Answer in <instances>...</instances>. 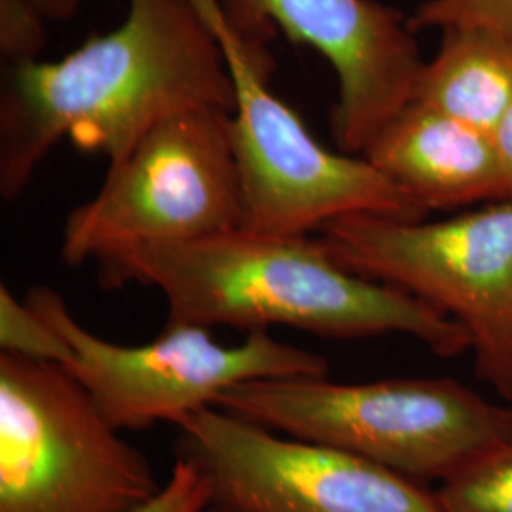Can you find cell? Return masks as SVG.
Returning <instances> with one entry per match:
<instances>
[{"mask_svg":"<svg viewBox=\"0 0 512 512\" xmlns=\"http://www.w3.org/2000/svg\"><path fill=\"white\" fill-rule=\"evenodd\" d=\"M435 494L442 512H512V439L440 480Z\"/></svg>","mask_w":512,"mask_h":512,"instance_id":"cell-13","label":"cell"},{"mask_svg":"<svg viewBox=\"0 0 512 512\" xmlns=\"http://www.w3.org/2000/svg\"><path fill=\"white\" fill-rule=\"evenodd\" d=\"M25 302L69 342L74 359L65 368L120 431L158 421L177 425L239 384L329 376L323 355L283 344L268 330L247 332L238 346H224L207 327L167 321L156 340L122 346L82 327L50 287H33Z\"/></svg>","mask_w":512,"mask_h":512,"instance_id":"cell-7","label":"cell"},{"mask_svg":"<svg viewBox=\"0 0 512 512\" xmlns=\"http://www.w3.org/2000/svg\"><path fill=\"white\" fill-rule=\"evenodd\" d=\"M490 135L501 171L503 200H512V103Z\"/></svg>","mask_w":512,"mask_h":512,"instance_id":"cell-18","label":"cell"},{"mask_svg":"<svg viewBox=\"0 0 512 512\" xmlns=\"http://www.w3.org/2000/svg\"><path fill=\"white\" fill-rule=\"evenodd\" d=\"M321 241L344 268L412 294L467 330L478 378L512 401V200L425 222L330 220Z\"/></svg>","mask_w":512,"mask_h":512,"instance_id":"cell-4","label":"cell"},{"mask_svg":"<svg viewBox=\"0 0 512 512\" xmlns=\"http://www.w3.org/2000/svg\"><path fill=\"white\" fill-rule=\"evenodd\" d=\"M0 348L2 353L63 366L74 359L69 342L6 285L0 287Z\"/></svg>","mask_w":512,"mask_h":512,"instance_id":"cell-14","label":"cell"},{"mask_svg":"<svg viewBox=\"0 0 512 512\" xmlns=\"http://www.w3.org/2000/svg\"><path fill=\"white\" fill-rule=\"evenodd\" d=\"M205 512H226V511H222V509H219V507H213V505H211V507H209V509H207V511Z\"/></svg>","mask_w":512,"mask_h":512,"instance_id":"cell-20","label":"cell"},{"mask_svg":"<svg viewBox=\"0 0 512 512\" xmlns=\"http://www.w3.org/2000/svg\"><path fill=\"white\" fill-rule=\"evenodd\" d=\"M46 21L40 0H0V54L8 65L38 59L48 38Z\"/></svg>","mask_w":512,"mask_h":512,"instance_id":"cell-16","label":"cell"},{"mask_svg":"<svg viewBox=\"0 0 512 512\" xmlns=\"http://www.w3.org/2000/svg\"><path fill=\"white\" fill-rule=\"evenodd\" d=\"M234 84V147L245 194V228L304 236L327 222L366 213L421 220L425 211L378 167L323 147L302 118L268 88L266 48L217 23Z\"/></svg>","mask_w":512,"mask_h":512,"instance_id":"cell-8","label":"cell"},{"mask_svg":"<svg viewBox=\"0 0 512 512\" xmlns=\"http://www.w3.org/2000/svg\"><path fill=\"white\" fill-rule=\"evenodd\" d=\"M239 42L266 48L283 33L323 55L338 80L332 133L365 154L385 124L414 101L425 61L410 19L376 0H217Z\"/></svg>","mask_w":512,"mask_h":512,"instance_id":"cell-10","label":"cell"},{"mask_svg":"<svg viewBox=\"0 0 512 512\" xmlns=\"http://www.w3.org/2000/svg\"><path fill=\"white\" fill-rule=\"evenodd\" d=\"M213 406L414 480H444L512 439L511 404L492 403L452 378L256 380L226 389Z\"/></svg>","mask_w":512,"mask_h":512,"instance_id":"cell-3","label":"cell"},{"mask_svg":"<svg viewBox=\"0 0 512 512\" xmlns=\"http://www.w3.org/2000/svg\"><path fill=\"white\" fill-rule=\"evenodd\" d=\"M217 0H128L124 21L59 61L8 65L0 97V194L14 202L63 139L120 162L167 116L234 110Z\"/></svg>","mask_w":512,"mask_h":512,"instance_id":"cell-1","label":"cell"},{"mask_svg":"<svg viewBox=\"0 0 512 512\" xmlns=\"http://www.w3.org/2000/svg\"><path fill=\"white\" fill-rule=\"evenodd\" d=\"M425 61L414 101L492 133L512 103V37L486 29H446Z\"/></svg>","mask_w":512,"mask_h":512,"instance_id":"cell-12","label":"cell"},{"mask_svg":"<svg viewBox=\"0 0 512 512\" xmlns=\"http://www.w3.org/2000/svg\"><path fill=\"white\" fill-rule=\"evenodd\" d=\"M247 219L232 110L194 107L167 116L110 164L92 200L65 220L69 266L147 245L209 238Z\"/></svg>","mask_w":512,"mask_h":512,"instance_id":"cell-5","label":"cell"},{"mask_svg":"<svg viewBox=\"0 0 512 512\" xmlns=\"http://www.w3.org/2000/svg\"><path fill=\"white\" fill-rule=\"evenodd\" d=\"M211 507V488L202 471L177 458L160 494L137 512H205Z\"/></svg>","mask_w":512,"mask_h":512,"instance_id":"cell-17","label":"cell"},{"mask_svg":"<svg viewBox=\"0 0 512 512\" xmlns=\"http://www.w3.org/2000/svg\"><path fill=\"white\" fill-rule=\"evenodd\" d=\"M507 404H511V408H512V401H511V403H507Z\"/></svg>","mask_w":512,"mask_h":512,"instance_id":"cell-21","label":"cell"},{"mask_svg":"<svg viewBox=\"0 0 512 512\" xmlns=\"http://www.w3.org/2000/svg\"><path fill=\"white\" fill-rule=\"evenodd\" d=\"M80 2L82 0H40L44 14L54 21L73 18L80 8Z\"/></svg>","mask_w":512,"mask_h":512,"instance_id":"cell-19","label":"cell"},{"mask_svg":"<svg viewBox=\"0 0 512 512\" xmlns=\"http://www.w3.org/2000/svg\"><path fill=\"white\" fill-rule=\"evenodd\" d=\"M103 287L129 283L164 294L167 321L325 338L404 334L439 357L471 349L467 330L412 294L344 268L319 238L236 228L209 238L147 245L95 260Z\"/></svg>","mask_w":512,"mask_h":512,"instance_id":"cell-2","label":"cell"},{"mask_svg":"<svg viewBox=\"0 0 512 512\" xmlns=\"http://www.w3.org/2000/svg\"><path fill=\"white\" fill-rule=\"evenodd\" d=\"M179 456L226 512H442L414 478L348 452L294 439L219 406L177 423Z\"/></svg>","mask_w":512,"mask_h":512,"instance_id":"cell-9","label":"cell"},{"mask_svg":"<svg viewBox=\"0 0 512 512\" xmlns=\"http://www.w3.org/2000/svg\"><path fill=\"white\" fill-rule=\"evenodd\" d=\"M412 31L486 29L512 37V0H425L410 18Z\"/></svg>","mask_w":512,"mask_h":512,"instance_id":"cell-15","label":"cell"},{"mask_svg":"<svg viewBox=\"0 0 512 512\" xmlns=\"http://www.w3.org/2000/svg\"><path fill=\"white\" fill-rule=\"evenodd\" d=\"M363 156L425 213L503 200L492 135L420 101L393 116Z\"/></svg>","mask_w":512,"mask_h":512,"instance_id":"cell-11","label":"cell"},{"mask_svg":"<svg viewBox=\"0 0 512 512\" xmlns=\"http://www.w3.org/2000/svg\"><path fill=\"white\" fill-rule=\"evenodd\" d=\"M63 365L0 355V512H137L162 486Z\"/></svg>","mask_w":512,"mask_h":512,"instance_id":"cell-6","label":"cell"}]
</instances>
